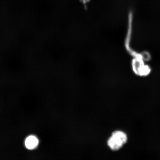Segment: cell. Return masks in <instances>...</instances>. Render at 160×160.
<instances>
[{"mask_svg": "<svg viewBox=\"0 0 160 160\" xmlns=\"http://www.w3.org/2000/svg\"><path fill=\"white\" fill-rule=\"evenodd\" d=\"M127 141V136L125 132L121 131H115L112 134L111 137L108 141V144L110 148L116 151L121 148Z\"/></svg>", "mask_w": 160, "mask_h": 160, "instance_id": "obj_1", "label": "cell"}, {"mask_svg": "<svg viewBox=\"0 0 160 160\" xmlns=\"http://www.w3.org/2000/svg\"><path fill=\"white\" fill-rule=\"evenodd\" d=\"M131 65L134 73L139 77H147L151 72V68L146 64L144 61L141 58H134L132 60Z\"/></svg>", "mask_w": 160, "mask_h": 160, "instance_id": "obj_2", "label": "cell"}, {"mask_svg": "<svg viewBox=\"0 0 160 160\" xmlns=\"http://www.w3.org/2000/svg\"><path fill=\"white\" fill-rule=\"evenodd\" d=\"M39 143L38 140L34 136H30L26 139L25 145L27 148L31 150L35 149Z\"/></svg>", "mask_w": 160, "mask_h": 160, "instance_id": "obj_3", "label": "cell"}]
</instances>
